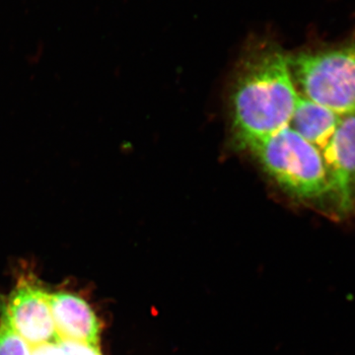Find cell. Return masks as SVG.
<instances>
[{
	"label": "cell",
	"mask_w": 355,
	"mask_h": 355,
	"mask_svg": "<svg viewBox=\"0 0 355 355\" xmlns=\"http://www.w3.org/2000/svg\"><path fill=\"white\" fill-rule=\"evenodd\" d=\"M277 184L307 202L329 200V184L321 151L287 127L249 149Z\"/></svg>",
	"instance_id": "obj_3"
},
{
	"label": "cell",
	"mask_w": 355,
	"mask_h": 355,
	"mask_svg": "<svg viewBox=\"0 0 355 355\" xmlns=\"http://www.w3.org/2000/svg\"><path fill=\"white\" fill-rule=\"evenodd\" d=\"M354 211H355V203H354Z\"/></svg>",
	"instance_id": "obj_11"
},
{
	"label": "cell",
	"mask_w": 355,
	"mask_h": 355,
	"mask_svg": "<svg viewBox=\"0 0 355 355\" xmlns=\"http://www.w3.org/2000/svg\"><path fill=\"white\" fill-rule=\"evenodd\" d=\"M304 97L338 116L355 114V26L347 38L288 55Z\"/></svg>",
	"instance_id": "obj_2"
},
{
	"label": "cell",
	"mask_w": 355,
	"mask_h": 355,
	"mask_svg": "<svg viewBox=\"0 0 355 355\" xmlns=\"http://www.w3.org/2000/svg\"><path fill=\"white\" fill-rule=\"evenodd\" d=\"M65 349L70 355H102L100 345H88V343L72 342V340H62Z\"/></svg>",
	"instance_id": "obj_9"
},
{
	"label": "cell",
	"mask_w": 355,
	"mask_h": 355,
	"mask_svg": "<svg viewBox=\"0 0 355 355\" xmlns=\"http://www.w3.org/2000/svg\"><path fill=\"white\" fill-rule=\"evenodd\" d=\"M32 355H70L65 349L62 338L55 342L44 343L38 347H31Z\"/></svg>",
	"instance_id": "obj_10"
},
{
	"label": "cell",
	"mask_w": 355,
	"mask_h": 355,
	"mask_svg": "<svg viewBox=\"0 0 355 355\" xmlns=\"http://www.w3.org/2000/svg\"><path fill=\"white\" fill-rule=\"evenodd\" d=\"M50 305L60 338L100 345L101 323L83 298L71 292H55L50 293Z\"/></svg>",
	"instance_id": "obj_6"
},
{
	"label": "cell",
	"mask_w": 355,
	"mask_h": 355,
	"mask_svg": "<svg viewBox=\"0 0 355 355\" xmlns=\"http://www.w3.org/2000/svg\"><path fill=\"white\" fill-rule=\"evenodd\" d=\"M334 214L347 218L355 203V114L343 116L329 144L322 150Z\"/></svg>",
	"instance_id": "obj_5"
},
{
	"label": "cell",
	"mask_w": 355,
	"mask_h": 355,
	"mask_svg": "<svg viewBox=\"0 0 355 355\" xmlns=\"http://www.w3.org/2000/svg\"><path fill=\"white\" fill-rule=\"evenodd\" d=\"M1 318L31 347L60 338L53 322L50 293L32 277H22L0 306Z\"/></svg>",
	"instance_id": "obj_4"
},
{
	"label": "cell",
	"mask_w": 355,
	"mask_h": 355,
	"mask_svg": "<svg viewBox=\"0 0 355 355\" xmlns=\"http://www.w3.org/2000/svg\"><path fill=\"white\" fill-rule=\"evenodd\" d=\"M298 97L288 55L272 41H254L243 60L232 94L238 144L249 150L289 127Z\"/></svg>",
	"instance_id": "obj_1"
},
{
	"label": "cell",
	"mask_w": 355,
	"mask_h": 355,
	"mask_svg": "<svg viewBox=\"0 0 355 355\" xmlns=\"http://www.w3.org/2000/svg\"><path fill=\"white\" fill-rule=\"evenodd\" d=\"M342 116L307 98L299 96L289 128L320 151L329 144Z\"/></svg>",
	"instance_id": "obj_7"
},
{
	"label": "cell",
	"mask_w": 355,
	"mask_h": 355,
	"mask_svg": "<svg viewBox=\"0 0 355 355\" xmlns=\"http://www.w3.org/2000/svg\"><path fill=\"white\" fill-rule=\"evenodd\" d=\"M0 355H32L31 347L0 320Z\"/></svg>",
	"instance_id": "obj_8"
}]
</instances>
